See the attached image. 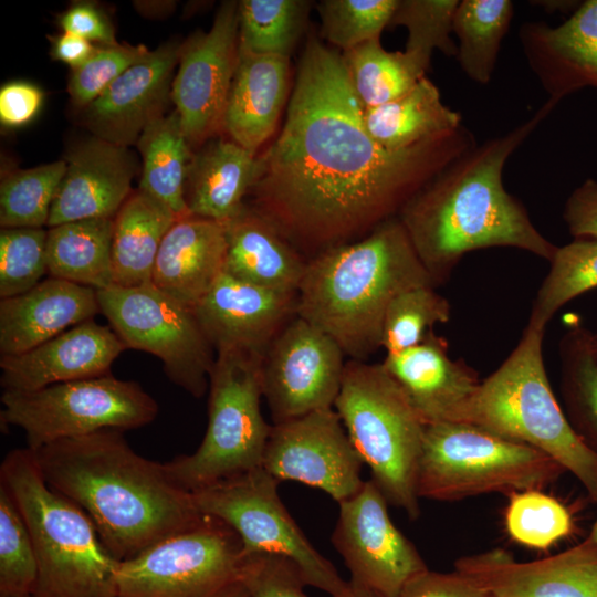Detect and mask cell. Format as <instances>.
Instances as JSON below:
<instances>
[{
    "label": "cell",
    "mask_w": 597,
    "mask_h": 597,
    "mask_svg": "<svg viewBox=\"0 0 597 597\" xmlns=\"http://www.w3.org/2000/svg\"><path fill=\"white\" fill-rule=\"evenodd\" d=\"M36 579L31 534L10 492L0 483V597H31Z\"/></svg>",
    "instance_id": "43"
},
{
    "label": "cell",
    "mask_w": 597,
    "mask_h": 597,
    "mask_svg": "<svg viewBox=\"0 0 597 597\" xmlns=\"http://www.w3.org/2000/svg\"><path fill=\"white\" fill-rule=\"evenodd\" d=\"M454 570L492 597H597V545L588 536L531 562H519L499 547L461 556Z\"/></svg>",
    "instance_id": "18"
},
{
    "label": "cell",
    "mask_w": 597,
    "mask_h": 597,
    "mask_svg": "<svg viewBox=\"0 0 597 597\" xmlns=\"http://www.w3.org/2000/svg\"><path fill=\"white\" fill-rule=\"evenodd\" d=\"M334 409L388 504L416 521L426 425L399 385L381 363L348 360Z\"/></svg>",
    "instance_id": "7"
},
{
    "label": "cell",
    "mask_w": 597,
    "mask_h": 597,
    "mask_svg": "<svg viewBox=\"0 0 597 597\" xmlns=\"http://www.w3.org/2000/svg\"><path fill=\"white\" fill-rule=\"evenodd\" d=\"M556 105L547 100L527 121L461 155L399 212L437 286L449 280L465 254L475 250L506 247L548 263L553 259L558 245L536 229L522 202L507 192L503 169Z\"/></svg>",
    "instance_id": "2"
},
{
    "label": "cell",
    "mask_w": 597,
    "mask_h": 597,
    "mask_svg": "<svg viewBox=\"0 0 597 597\" xmlns=\"http://www.w3.org/2000/svg\"><path fill=\"white\" fill-rule=\"evenodd\" d=\"M223 224L226 274L270 290L297 293L307 262L268 218L245 205Z\"/></svg>",
    "instance_id": "28"
},
{
    "label": "cell",
    "mask_w": 597,
    "mask_h": 597,
    "mask_svg": "<svg viewBox=\"0 0 597 597\" xmlns=\"http://www.w3.org/2000/svg\"><path fill=\"white\" fill-rule=\"evenodd\" d=\"M238 52V1H223L210 30L196 32L180 45L171 102L193 151L222 132Z\"/></svg>",
    "instance_id": "15"
},
{
    "label": "cell",
    "mask_w": 597,
    "mask_h": 597,
    "mask_svg": "<svg viewBox=\"0 0 597 597\" xmlns=\"http://www.w3.org/2000/svg\"><path fill=\"white\" fill-rule=\"evenodd\" d=\"M513 15L514 4L510 0L459 1L452 22L455 57L472 81L483 85L491 81Z\"/></svg>",
    "instance_id": "35"
},
{
    "label": "cell",
    "mask_w": 597,
    "mask_h": 597,
    "mask_svg": "<svg viewBox=\"0 0 597 597\" xmlns=\"http://www.w3.org/2000/svg\"><path fill=\"white\" fill-rule=\"evenodd\" d=\"M363 465L334 408L274 423L262 459V468L279 482L320 489L337 503L362 489Z\"/></svg>",
    "instance_id": "16"
},
{
    "label": "cell",
    "mask_w": 597,
    "mask_h": 597,
    "mask_svg": "<svg viewBox=\"0 0 597 597\" xmlns=\"http://www.w3.org/2000/svg\"><path fill=\"white\" fill-rule=\"evenodd\" d=\"M425 425L467 422L482 380L463 359L449 355L434 331L418 345L381 362Z\"/></svg>",
    "instance_id": "20"
},
{
    "label": "cell",
    "mask_w": 597,
    "mask_h": 597,
    "mask_svg": "<svg viewBox=\"0 0 597 597\" xmlns=\"http://www.w3.org/2000/svg\"><path fill=\"white\" fill-rule=\"evenodd\" d=\"M566 471L543 452L469 422L426 425L418 469L419 499L455 502L540 489Z\"/></svg>",
    "instance_id": "8"
},
{
    "label": "cell",
    "mask_w": 597,
    "mask_h": 597,
    "mask_svg": "<svg viewBox=\"0 0 597 597\" xmlns=\"http://www.w3.org/2000/svg\"><path fill=\"white\" fill-rule=\"evenodd\" d=\"M597 289V239H574L557 247L532 302L527 324L546 329L568 302Z\"/></svg>",
    "instance_id": "37"
},
{
    "label": "cell",
    "mask_w": 597,
    "mask_h": 597,
    "mask_svg": "<svg viewBox=\"0 0 597 597\" xmlns=\"http://www.w3.org/2000/svg\"><path fill=\"white\" fill-rule=\"evenodd\" d=\"M136 145L143 159L138 188L166 206L178 219L190 216L185 186L195 151L176 109L149 124Z\"/></svg>",
    "instance_id": "33"
},
{
    "label": "cell",
    "mask_w": 597,
    "mask_h": 597,
    "mask_svg": "<svg viewBox=\"0 0 597 597\" xmlns=\"http://www.w3.org/2000/svg\"><path fill=\"white\" fill-rule=\"evenodd\" d=\"M476 145L462 125L408 148L380 146L365 127L342 53L311 36L282 130L259 156L251 207L290 243L324 251L399 214Z\"/></svg>",
    "instance_id": "1"
},
{
    "label": "cell",
    "mask_w": 597,
    "mask_h": 597,
    "mask_svg": "<svg viewBox=\"0 0 597 597\" xmlns=\"http://www.w3.org/2000/svg\"><path fill=\"white\" fill-rule=\"evenodd\" d=\"M342 55L363 108L401 97L426 75L405 52L386 51L379 39L344 51Z\"/></svg>",
    "instance_id": "36"
},
{
    "label": "cell",
    "mask_w": 597,
    "mask_h": 597,
    "mask_svg": "<svg viewBox=\"0 0 597 597\" xmlns=\"http://www.w3.org/2000/svg\"><path fill=\"white\" fill-rule=\"evenodd\" d=\"M243 561L238 534L206 515L197 525L119 562L117 597H221L240 582Z\"/></svg>",
    "instance_id": "12"
},
{
    "label": "cell",
    "mask_w": 597,
    "mask_h": 597,
    "mask_svg": "<svg viewBox=\"0 0 597 597\" xmlns=\"http://www.w3.org/2000/svg\"><path fill=\"white\" fill-rule=\"evenodd\" d=\"M226 252L223 222L193 214L177 219L160 244L151 283L193 310L223 273Z\"/></svg>",
    "instance_id": "27"
},
{
    "label": "cell",
    "mask_w": 597,
    "mask_h": 597,
    "mask_svg": "<svg viewBox=\"0 0 597 597\" xmlns=\"http://www.w3.org/2000/svg\"><path fill=\"white\" fill-rule=\"evenodd\" d=\"M588 537L597 545V516L594 521Z\"/></svg>",
    "instance_id": "55"
},
{
    "label": "cell",
    "mask_w": 597,
    "mask_h": 597,
    "mask_svg": "<svg viewBox=\"0 0 597 597\" xmlns=\"http://www.w3.org/2000/svg\"><path fill=\"white\" fill-rule=\"evenodd\" d=\"M101 312L97 291L49 276L0 301V354L25 353Z\"/></svg>",
    "instance_id": "25"
},
{
    "label": "cell",
    "mask_w": 597,
    "mask_h": 597,
    "mask_svg": "<svg viewBox=\"0 0 597 597\" xmlns=\"http://www.w3.org/2000/svg\"><path fill=\"white\" fill-rule=\"evenodd\" d=\"M563 219L574 239H597V180L587 179L572 191Z\"/></svg>",
    "instance_id": "51"
},
{
    "label": "cell",
    "mask_w": 597,
    "mask_h": 597,
    "mask_svg": "<svg viewBox=\"0 0 597 597\" xmlns=\"http://www.w3.org/2000/svg\"><path fill=\"white\" fill-rule=\"evenodd\" d=\"M216 354L202 442L193 453L165 463L175 481L189 492L262 467L272 427L260 406L264 353L228 348Z\"/></svg>",
    "instance_id": "9"
},
{
    "label": "cell",
    "mask_w": 597,
    "mask_h": 597,
    "mask_svg": "<svg viewBox=\"0 0 597 597\" xmlns=\"http://www.w3.org/2000/svg\"><path fill=\"white\" fill-rule=\"evenodd\" d=\"M545 329L530 324L503 363L481 381L469 423L530 446L570 472L597 504V453L569 423L543 358Z\"/></svg>",
    "instance_id": "6"
},
{
    "label": "cell",
    "mask_w": 597,
    "mask_h": 597,
    "mask_svg": "<svg viewBox=\"0 0 597 597\" xmlns=\"http://www.w3.org/2000/svg\"><path fill=\"white\" fill-rule=\"evenodd\" d=\"M101 313L127 348L156 356L167 377L196 398L209 387L214 348L192 308L151 282L97 291Z\"/></svg>",
    "instance_id": "11"
},
{
    "label": "cell",
    "mask_w": 597,
    "mask_h": 597,
    "mask_svg": "<svg viewBox=\"0 0 597 597\" xmlns=\"http://www.w3.org/2000/svg\"><path fill=\"white\" fill-rule=\"evenodd\" d=\"M179 54L175 42L160 45L83 107L93 136L123 147L137 144L145 128L166 115Z\"/></svg>",
    "instance_id": "19"
},
{
    "label": "cell",
    "mask_w": 597,
    "mask_h": 597,
    "mask_svg": "<svg viewBox=\"0 0 597 597\" xmlns=\"http://www.w3.org/2000/svg\"><path fill=\"white\" fill-rule=\"evenodd\" d=\"M63 32L83 38L94 44L117 43L108 15L94 2H74L59 18Z\"/></svg>",
    "instance_id": "49"
},
{
    "label": "cell",
    "mask_w": 597,
    "mask_h": 597,
    "mask_svg": "<svg viewBox=\"0 0 597 597\" xmlns=\"http://www.w3.org/2000/svg\"><path fill=\"white\" fill-rule=\"evenodd\" d=\"M519 36L549 100L558 104L580 88H597V0L584 1L557 27L526 22Z\"/></svg>",
    "instance_id": "24"
},
{
    "label": "cell",
    "mask_w": 597,
    "mask_h": 597,
    "mask_svg": "<svg viewBox=\"0 0 597 597\" xmlns=\"http://www.w3.org/2000/svg\"><path fill=\"white\" fill-rule=\"evenodd\" d=\"M437 286L398 217L368 235L322 251L307 262L296 315L328 334L353 359L380 347L383 323L402 291Z\"/></svg>",
    "instance_id": "4"
},
{
    "label": "cell",
    "mask_w": 597,
    "mask_h": 597,
    "mask_svg": "<svg viewBox=\"0 0 597 597\" xmlns=\"http://www.w3.org/2000/svg\"><path fill=\"white\" fill-rule=\"evenodd\" d=\"M31 451L46 484L88 515L118 562L206 516L166 464L136 453L123 431L102 430Z\"/></svg>",
    "instance_id": "3"
},
{
    "label": "cell",
    "mask_w": 597,
    "mask_h": 597,
    "mask_svg": "<svg viewBox=\"0 0 597 597\" xmlns=\"http://www.w3.org/2000/svg\"><path fill=\"white\" fill-rule=\"evenodd\" d=\"M507 499L504 525L516 543L545 551L573 533L574 520L567 506L543 490L516 491Z\"/></svg>",
    "instance_id": "41"
},
{
    "label": "cell",
    "mask_w": 597,
    "mask_h": 597,
    "mask_svg": "<svg viewBox=\"0 0 597 597\" xmlns=\"http://www.w3.org/2000/svg\"><path fill=\"white\" fill-rule=\"evenodd\" d=\"M127 347L112 329L90 320L19 355L1 356V386L33 391L51 385L111 374Z\"/></svg>",
    "instance_id": "22"
},
{
    "label": "cell",
    "mask_w": 597,
    "mask_h": 597,
    "mask_svg": "<svg viewBox=\"0 0 597 597\" xmlns=\"http://www.w3.org/2000/svg\"><path fill=\"white\" fill-rule=\"evenodd\" d=\"M367 132L387 149H404L462 126V116L442 103L426 76L408 93L386 104L363 108Z\"/></svg>",
    "instance_id": "31"
},
{
    "label": "cell",
    "mask_w": 597,
    "mask_h": 597,
    "mask_svg": "<svg viewBox=\"0 0 597 597\" xmlns=\"http://www.w3.org/2000/svg\"><path fill=\"white\" fill-rule=\"evenodd\" d=\"M66 172L51 206L49 228L114 218L132 193L137 165L127 147L91 137L64 158Z\"/></svg>",
    "instance_id": "23"
},
{
    "label": "cell",
    "mask_w": 597,
    "mask_h": 597,
    "mask_svg": "<svg viewBox=\"0 0 597 597\" xmlns=\"http://www.w3.org/2000/svg\"><path fill=\"white\" fill-rule=\"evenodd\" d=\"M290 69L287 56L239 48L222 119L229 139L256 155L276 128L287 98Z\"/></svg>",
    "instance_id": "26"
},
{
    "label": "cell",
    "mask_w": 597,
    "mask_h": 597,
    "mask_svg": "<svg viewBox=\"0 0 597 597\" xmlns=\"http://www.w3.org/2000/svg\"><path fill=\"white\" fill-rule=\"evenodd\" d=\"M113 219L78 220L49 228V276L96 291L112 286Z\"/></svg>",
    "instance_id": "32"
},
{
    "label": "cell",
    "mask_w": 597,
    "mask_h": 597,
    "mask_svg": "<svg viewBox=\"0 0 597 597\" xmlns=\"http://www.w3.org/2000/svg\"><path fill=\"white\" fill-rule=\"evenodd\" d=\"M221 597H249L248 590L241 582L235 583Z\"/></svg>",
    "instance_id": "54"
},
{
    "label": "cell",
    "mask_w": 597,
    "mask_h": 597,
    "mask_svg": "<svg viewBox=\"0 0 597 597\" xmlns=\"http://www.w3.org/2000/svg\"><path fill=\"white\" fill-rule=\"evenodd\" d=\"M337 597H384L379 593L359 585L353 580H348L345 589Z\"/></svg>",
    "instance_id": "53"
},
{
    "label": "cell",
    "mask_w": 597,
    "mask_h": 597,
    "mask_svg": "<svg viewBox=\"0 0 597 597\" xmlns=\"http://www.w3.org/2000/svg\"><path fill=\"white\" fill-rule=\"evenodd\" d=\"M311 8L306 0L238 1L239 48L290 57L305 32Z\"/></svg>",
    "instance_id": "38"
},
{
    "label": "cell",
    "mask_w": 597,
    "mask_h": 597,
    "mask_svg": "<svg viewBox=\"0 0 597 597\" xmlns=\"http://www.w3.org/2000/svg\"><path fill=\"white\" fill-rule=\"evenodd\" d=\"M31 534L38 579L31 597H117L119 562L88 515L44 481L33 452L10 451L0 468Z\"/></svg>",
    "instance_id": "5"
},
{
    "label": "cell",
    "mask_w": 597,
    "mask_h": 597,
    "mask_svg": "<svg viewBox=\"0 0 597 597\" xmlns=\"http://www.w3.org/2000/svg\"><path fill=\"white\" fill-rule=\"evenodd\" d=\"M259 156L231 139H209L193 153L185 200L191 214L226 222L245 206L243 199L261 175Z\"/></svg>",
    "instance_id": "29"
},
{
    "label": "cell",
    "mask_w": 597,
    "mask_h": 597,
    "mask_svg": "<svg viewBox=\"0 0 597 597\" xmlns=\"http://www.w3.org/2000/svg\"><path fill=\"white\" fill-rule=\"evenodd\" d=\"M399 0H322L321 36L343 52L374 39L389 25Z\"/></svg>",
    "instance_id": "44"
},
{
    "label": "cell",
    "mask_w": 597,
    "mask_h": 597,
    "mask_svg": "<svg viewBox=\"0 0 597 597\" xmlns=\"http://www.w3.org/2000/svg\"><path fill=\"white\" fill-rule=\"evenodd\" d=\"M43 104V92L32 83L13 81L0 90V122L9 128H19L38 115Z\"/></svg>",
    "instance_id": "50"
},
{
    "label": "cell",
    "mask_w": 597,
    "mask_h": 597,
    "mask_svg": "<svg viewBox=\"0 0 597 597\" xmlns=\"http://www.w3.org/2000/svg\"><path fill=\"white\" fill-rule=\"evenodd\" d=\"M297 293L270 290L224 272L193 308L214 350L238 348L265 353L296 315Z\"/></svg>",
    "instance_id": "21"
},
{
    "label": "cell",
    "mask_w": 597,
    "mask_h": 597,
    "mask_svg": "<svg viewBox=\"0 0 597 597\" xmlns=\"http://www.w3.org/2000/svg\"><path fill=\"white\" fill-rule=\"evenodd\" d=\"M590 332L580 322L567 326L558 343L562 407L575 432L597 453V359Z\"/></svg>",
    "instance_id": "34"
},
{
    "label": "cell",
    "mask_w": 597,
    "mask_h": 597,
    "mask_svg": "<svg viewBox=\"0 0 597 597\" xmlns=\"http://www.w3.org/2000/svg\"><path fill=\"white\" fill-rule=\"evenodd\" d=\"M96 44L77 35L63 32L51 39V55L75 69L93 54Z\"/></svg>",
    "instance_id": "52"
},
{
    "label": "cell",
    "mask_w": 597,
    "mask_h": 597,
    "mask_svg": "<svg viewBox=\"0 0 597 597\" xmlns=\"http://www.w3.org/2000/svg\"><path fill=\"white\" fill-rule=\"evenodd\" d=\"M1 404V425L22 429L31 450L102 430L140 428L158 413L157 401L138 383L112 374L33 391L3 390Z\"/></svg>",
    "instance_id": "10"
},
{
    "label": "cell",
    "mask_w": 597,
    "mask_h": 597,
    "mask_svg": "<svg viewBox=\"0 0 597 597\" xmlns=\"http://www.w3.org/2000/svg\"><path fill=\"white\" fill-rule=\"evenodd\" d=\"M590 344H591L594 355H595V357L597 359V331L596 332H590Z\"/></svg>",
    "instance_id": "56"
},
{
    "label": "cell",
    "mask_w": 597,
    "mask_h": 597,
    "mask_svg": "<svg viewBox=\"0 0 597 597\" xmlns=\"http://www.w3.org/2000/svg\"><path fill=\"white\" fill-rule=\"evenodd\" d=\"M178 218L137 188L113 219V285L130 287L151 282L160 244Z\"/></svg>",
    "instance_id": "30"
},
{
    "label": "cell",
    "mask_w": 597,
    "mask_h": 597,
    "mask_svg": "<svg viewBox=\"0 0 597 597\" xmlns=\"http://www.w3.org/2000/svg\"><path fill=\"white\" fill-rule=\"evenodd\" d=\"M150 50L143 45L115 43L96 44L93 54L82 65L72 69L67 91L80 107L95 101L114 81L137 62L144 60Z\"/></svg>",
    "instance_id": "46"
},
{
    "label": "cell",
    "mask_w": 597,
    "mask_h": 597,
    "mask_svg": "<svg viewBox=\"0 0 597 597\" xmlns=\"http://www.w3.org/2000/svg\"><path fill=\"white\" fill-rule=\"evenodd\" d=\"M338 505L332 543L350 580L384 597H398L410 578L428 569L413 543L392 523L389 504L371 479Z\"/></svg>",
    "instance_id": "17"
},
{
    "label": "cell",
    "mask_w": 597,
    "mask_h": 597,
    "mask_svg": "<svg viewBox=\"0 0 597 597\" xmlns=\"http://www.w3.org/2000/svg\"><path fill=\"white\" fill-rule=\"evenodd\" d=\"M48 230L3 228L0 231V297L25 293L48 273Z\"/></svg>",
    "instance_id": "45"
},
{
    "label": "cell",
    "mask_w": 597,
    "mask_h": 597,
    "mask_svg": "<svg viewBox=\"0 0 597 597\" xmlns=\"http://www.w3.org/2000/svg\"><path fill=\"white\" fill-rule=\"evenodd\" d=\"M240 582L249 597H308L301 568L290 558L276 554L244 556Z\"/></svg>",
    "instance_id": "47"
},
{
    "label": "cell",
    "mask_w": 597,
    "mask_h": 597,
    "mask_svg": "<svg viewBox=\"0 0 597 597\" xmlns=\"http://www.w3.org/2000/svg\"><path fill=\"white\" fill-rule=\"evenodd\" d=\"M451 318L449 301L432 285H418L399 293L389 304L381 331L380 347L386 355L420 344L437 324Z\"/></svg>",
    "instance_id": "40"
},
{
    "label": "cell",
    "mask_w": 597,
    "mask_h": 597,
    "mask_svg": "<svg viewBox=\"0 0 597 597\" xmlns=\"http://www.w3.org/2000/svg\"><path fill=\"white\" fill-rule=\"evenodd\" d=\"M66 172L64 159L6 175L0 185V226L43 228Z\"/></svg>",
    "instance_id": "39"
},
{
    "label": "cell",
    "mask_w": 597,
    "mask_h": 597,
    "mask_svg": "<svg viewBox=\"0 0 597 597\" xmlns=\"http://www.w3.org/2000/svg\"><path fill=\"white\" fill-rule=\"evenodd\" d=\"M459 0H399L389 27L404 25L408 31L406 55L427 71L434 50L455 57L452 22Z\"/></svg>",
    "instance_id": "42"
},
{
    "label": "cell",
    "mask_w": 597,
    "mask_h": 597,
    "mask_svg": "<svg viewBox=\"0 0 597 597\" xmlns=\"http://www.w3.org/2000/svg\"><path fill=\"white\" fill-rule=\"evenodd\" d=\"M398 597H492L472 580L453 570L441 573L429 568L410 578Z\"/></svg>",
    "instance_id": "48"
},
{
    "label": "cell",
    "mask_w": 597,
    "mask_h": 597,
    "mask_svg": "<svg viewBox=\"0 0 597 597\" xmlns=\"http://www.w3.org/2000/svg\"><path fill=\"white\" fill-rule=\"evenodd\" d=\"M277 484L260 467L191 494L201 514L224 522L238 534L244 556L260 553L285 556L301 568L307 585L337 597L347 582L310 543L282 503Z\"/></svg>",
    "instance_id": "13"
},
{
    "label": "cell",
    "mask_w": 597,
    "mask_h": 597,
    "mask_svg": "<svg viewBox=\"0 0 597 597\" xmlns=\"http://www.w3.org/2000/svg\"><path fill=\"white\" fill-rule=\"evenodd\" d=\"M344 352L325 332L295 315L266 348L262 387L274 423L334 408Z\"/></svg>",
    "instance_id": "14"
}]
</instances>
